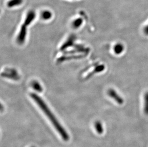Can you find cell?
Instances as JSON below:
<instances>
[{
	"label": "cell",
	"instance_id": "obj_4",
	"mask_svg": "<svg viewBox=\"0 0 148 147\" xmlns=\"http://www.w3.org/2000/svg\"><path fill=\"white\" fill-rule=\"evenodd\" d=\"M114 52L116 54L119 55L121 54L124 51L125 47L122 44L117 43L114 46Z\"/></svg>",
	"mask_w": 148,
	"mask_h": 147
},
{
	"label": "cell",
	"instance_id": "obj_10",
	"mask_svg": "<svg viewBox=\"0 0 148 147\" xmlns=\"http://www.w3.org/2000/svg\"><path fill=\"white\" fill-rule=\"evenodd\" d=\"M32 86L35 90L39 92H41L42 91V87L40 84L37 82H34L32 84Z\"/></svg>",
	"mask_w": 148,
	"mask_h": 147
},
{
	"label": "cell",
	"instance_id": "obj_9",
	"mask_svg": "<svg viewBox=\"0 0 148 147\" xmlns=\"http://www.w3.org/2000/svg\"><path fill=\"white\" fill-rule=\"evenodd\" d=\"M82 18H79L75 20L73 22V26L74 28H77L82 25Z\"/></svg>",
	"mask_w": 148,
	"mask_h": 147
},
{
	"label": "cell",
	"instance_id": "obj_2",
	"mask_svg": "<svg viewBox=\"0 0 148 147\" xmlns=\"http://www.w3.org/2000/svg\"><path fill=\"white\" fill-rule=\"evenodd\" d=\"M36 18V13L33 10H30L27 14L24 22L21 26L19 33L17 37V41L18 43L22 44L25 40L27 35V27Z\"/></svg>",
	"mask_w": 148,
	"mask_h": 147
},
{
	"label": "cell",
	"instance_id": "obj_5",
	"mask_svg": "<svg viewBox=\"0 0 148 147\" xmlns=\"http://www.w3.org/2000/svg\"><path fill=\"white\" fill-rule=\"evenodd\" d=\"M23 0H9L7 3V6L9 8L18 6L22 4Z\"/></svg>",
	"mask_w": 148,
	"mask_h": 147
},
{
	"label": "cell",
	"instance_id": "obj_6",
	"mask_svg": "<svg viewBox=\"0 0 148 147\" xmlns=\"http://www.w3.org/2000/svg\"><path fill=\"white\" fill-rule=\"evenodd\" d=\"M144 112L148 116V91L146 92L144 96Z\"/></svg>",
	"mask_w": 148,
	"mask_h": 147
},
{
	"label": "cell",
	"instance_id": "obj_7",
	"mask_svg": "<svg viewBox=\"0 0 148 147\" xmlns=\"http://www.w3.org/2000/svg\"><path fill=\"white\" fill-rule=\"evenodd\" d=\"M52 14L51 12L48 11V10H46L42 12L41 14V17L42 19L45 20H48L50 19L52 17Z\"/></svg>",
	"mask_w": 148,
	"mask_h": 147
},
{
	"label": "cell",
	"instance_id": "obj_8",
	"mask_svg": "<svg viewBox=\"0 0 148 147\" xmlns=\"http://www.w3.org/2000/svg\"><path fill=\"white\" fill-rule=\"evenodd\" d=\"M95 127L96 131L99 134H102L103 132V126H102V124L100 122L97 121V122H95Z\"/></svg>",
	"mask_w": 148,
	"mask_h": 147
},
{
	"label": "cell",
	"instance_id": "obj_1",
	"mask_svg": "<svg viewBox=\"0 0 148 147\" xmlns=\"http://www.w3.org/2000/svg\"><path fill=\"white\" fill-rule=\"evenodd\" d=\"M31 97L33 99L34 101L39 105L41 109L44 111L47 116L49 118L50 121L51 122L53 126L57 129L58 132H59L60 136H62V139L65 141H68L69 140V136L66 131L63 129L62 125H60L57 119L55 117L54 115L52 114L51 111H50L47 105H46L44 102L37 95L35 94H31Z\"/></svg>",
	"mask_w": 148,
	"mask_h": 147
},
{
	"label": "cell",
	"instance_id": "obj_3",
	"mask_svg": "<svg viewBox=\"0 0 148 147\" xmlns=\"http://www.w3.org/2000/svg\"><path fill=\"white\" fill-rule=\"evenodd\" d=\"M108 94L119 105H122L124 102V99L113 89H110L108 91Z\"/></svg>",
	"mask_w": 148,
	"mask_h": 147
},
{
	"label": "cell",
	"instance_id": "obj_11",
	"mask_svg": "<svg viewBox=\"0 0 148 147\" xmlns=\"http://www.w3.org/2000/svg\"><path fill=\"white\" fill-rule=\"evenodd\" d=\"M143 32H144L145 35H148V24L146 26L144 27V29H143Z\"/></svg>",
	"mask_w": 148,
	"mask_h": 147
}]
</instances>
